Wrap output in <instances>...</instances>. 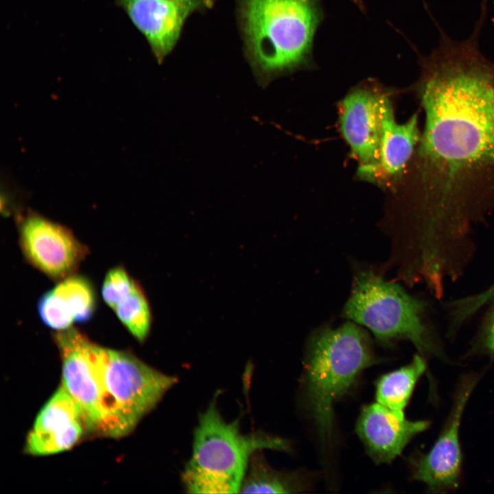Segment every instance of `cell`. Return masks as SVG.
Listing matches in <instances>:
<instances>
[{"instance_id": "6da1fadb", "label": "cell", "mask_w": 494, "mask_h": 494, "mask_svg": "<svg viewBox=\"0 0 494 494\" xmlns=\"http://www.w3.org/2000/svg\"><path fill=\"white\" fill-rule=\"evenodd\" d=\"M493 82L472 42L444 43L423 62L421 202L410 244L434 274L469 265L472 231L494 210Z\"/></svg>"}, {"instance_id": "7a4b0ae2", "label": "cell", "mask_w": 494, "mask_h": 494, "mask_svg": "<svg viewBox=\"0 0 494 494\" xmlns=\"http://www.w3.org/2000/svg\"><path fill=\"white\" fill-rule=\"evenodd\" d=\"M376 362L368 335L353 322L336 329L322 327L309 337L303 397L325 445H329L333 438L335 403L350 390L361 373Z\"/></svg>"}, {"instance_id": "3957f363", "label": "cell", "mask_w": 494, "mask_h": 494, "mask_svg": "<svg viewBox=\"0 0 494 494\" xmlns=\"http://www.w3.org/2000/svg\"><path fill=\"white\" fill-rule=\"evenodd\" d=\"M252 65L264 78L307 65L322 19L320 0H240Z\"/></svg>"}, {"instance_id": "277c9868", "label": "cell", "mask_w": 494, "mask_h": 494, "mask_svg": "<svg viewBox=\"0 0 494 494\" xmlns=\"http://www.w3.org/2000/svg\"><path fill=\"white\" fill-rule=\"evenodd\" d=\"M263 449L287 451L290 445L278 437L242 434L238 421L226 422L213 401L194 431L192 454L182 474L187 491L240 493L251 457Z\"/></svg>"}, {"instance_id": "5b68a950", "label": "cell", "mask_w": 494, "mask_h": 494, "mask_svg": "<svg viewBox=\"0 0 494 494\" xmlns=\"http://www.w3.org/2000/svg\"><path fill=\"white\" fill-rule=\"evenodd\" d=\"M423 303L399 285L370 270H362L355 275L342 314L368 328L382 344L405 339L421 355L436 354L437 346L423 321Z\"/></svg>"}, {"instance_id": "8992f818", "label": "cell", "mask_w": 494, "mask_h": 494, "mask_svg": "<svg viewBox=\"0 0 494 494\" xmlns=\"http://www.w3.org/2000/svg\"><path fill=\"white\" fill-rule=\"evenodd\" d=\"M97 366L120 437L131 432L177 381L129 352L100 346Z\"/></svg>"}, {"instance_id": "52a82bcc", "label": "cell", "mask_w": 494, "mask_h": 494, "mask_svg": "<svg viewBox=\"0 0 494 494\" xmlns=\"http://www.w3.org/2000/svg\"><path fill=\"white\" fill-rule=\"evenodd\" d=\"M62 360V385L81 409L87 431L119 438L97 366L99 345L76 329L55 334Z\"/></svg>"}, {"instance_id": "ba28073f", "label": "cell", "mask_w": 494, "mask_h": 494, "mask_svg": "<svg viewBox=\"0 0 494 494\" xmlns=\"http://www.w3.org/2000/svg\"><path fill=\"white\" fill-rule=\"evenodd\" d=\"M19 232L27 261L52 279L70 276L87 252L70 230L34 212L21 219Z\"/></svg>"}, {"instance_id": "9c48e42d", "label": "cell", "mask_w": 494, "mask_h": 494, "mask_svg": "<svg viewBox=\"0 0 494 494\" xmlns=\"http://www.w3.org/2000/svg\"><path fill=\"white\" fill-rule=\"evenodd\" d=\"M382 94L375 88L359 87L341 103V132L359 162L357 174L364 179L378 161Z\"/></svg>"}, {"instance_id": "30bf717a", "label": "cell", "mask_w": 494, "mask_h": 494, "mask_svg": "<svg viewBox=\"0 0 494 494\" xmlns=\"http://www.w3.org/2000/svg\"><path fill=\"white\" fill-rule=\"evenodd\" d=\"M474 384L472 379L462 381L450 418L434 445L427 454L411 460L413 478L425 483L432 491L444 492L458 484L462 461L459 427Z\"/></svg>"}, {"instance_id": "8fae6325", "label": "cell", "mask_w": 494, "mask_h": 494, "mask_svg": "<svg viewBox=\"0 0 494 494\" xmlns=\"http://www.w3.org/2000/svg\"><path fill=\"white\" fill-rule=\"evenodd\" d=\"M85 430L81 409L60 386L39 411L24 450L35 456L61 453L74 446Z\"/></svg>"}, {"instance_id": "7c38bea8", "label": "cell", "mask_w": 494, "mask_h": 494, "mask_svg": "<svg viewBox=\"0 0 494 494\" xmlns=\"http://www.w3.org/2000/svg\"><path fill=\"white\" fill-rule=\"evenodd\" d=\"M428 426L427 421H409L403 411L375 403L363 407L356 432L375 462L390 463L414 436Z\"/></svg>"}, {"instance_id": "4fadbf2b", "label": "cell", "mask_w": 494, "mask_h": 494, "mask_svg": "<svg viewBox=\"0 0 494 494\" xmlns=\"http://www.w3.org/2000/svg\"><path fill=\"white\" fill-rule=\"evenodd\" d=\"M144 35L158 60L176 43L185 19L194 9L178 0H117Z\"/></svg>"}, {"instance_id": "5bb4252c", "label": "cell", "mask_w": 494, "mask_h": 494, "mask_svg": "<svg viewBox=\"0 0 494 494\" xmlns=\"http://www.w3.org/2000/svg\"><path fill=\"white\" fill-rule=\"evenodd\" d=\"M381 135L379 158L366 180L388 183L400 177L421 139L418 115L403 124L396 121L391 101L383 93L380 102Z\"/></svg>"}, {"instance_id": "9a60e30c", "label": "cell", "mask_w": 494, "mask_h": 494, "mask_svg": "<svg viewBox=\"0 0 494 494\" xmlns=\"http://www.w3.org/2000/svg\"><path fill=\"white\" fill-rule=\"evenodd\" d=\"M305 489V484L299 474L274 469L257 451L250 460L240 493H295Z\"/></svg>"}, {"instance_id": "2e32d148", "label": "cell", "mask_w": 494, "mask_h": 494, "mask_svg": "<svg viewBox=\"0 0 494 494\" xmlns=\"http://www.w3.org/2000/svg\"><path fill=\"white\" fill-rule=\"evenodd\" d=\"M425 368L424 360L416 354L409 364L382 375L376 384L377 403L393 410L403 411Z\"/></svg>"}, {"instance_id": "e0dca14e", "label": "cell", "mask_w": 494, "mask_h": 494, "mask_svg": "<svg viewBox=\"0 0 494 494\" xmlns=\"http://www.w3.org/2000/svg\"><path fill=\"white\" fill-rule=\"evenodd\" d=\"M71 311L75 322H84L93 316L95 295L91 283L83 277L73 275L61 281L53 290Z\"/></svg>"}, {"instance_id": "ac0fdd59", "label": "cell", "mask_w": 494, "mask_h": 494, "mask_svg": "<svg viewBox=\"0 0 494 494\" xmlns=\"http://www.w3.org/2000/svg\"><path fill=\"white\" fill-rule=\"evenodd\" d=\"M117 316L139 341L148 337L151 326V312L148 300L138 285L114 308Z\"/></svg>"}, {"instance_id": "d6986e66", "label": "cell", "mask_w": 494, "mask_h": 494, "mask_svg": "<svg viewBox=\"0 0 494 494\" xmlns=\"http://www.w3.org/2000/svg\"><path fill=\"white\" fill-rule=\"evenodd\" d=\"M38 311L44 324L58 331L71 328L75 322L70 309L53 290L48 291L40 297Z\"/></svg>"}, {"instance_id": "ffe728a7", "label": "cell", "mask_w": 494, "mask_h": 494, "mask_svg": "<svg viewBox=\"0 0 494 494\" xmlns=\"http://www.w3.org/2000/svg\"><path fill=\"white\" fill-rule=\"evenodd\" d=\"M134 281L121 267H115L106 274L102 285V294L106 303L112 309L137 286Z\"/></svg>"}, {"instance_id": "44dd1931", "label": "cell", "mask_w": 494, "mask_h": 494, "mask_svg": "<svg viewBox=\"0 0 494 494\" xmlns=\"http://www.w3.org/2000/svg\"><path fill=\"white\" fill-rule=\"evenodd\" d=\"M494 301V283L484 290L469 296V303L473 309L479 310Z\"/></svg>"}, {"instance_id": "7402d4cb", "label": "cell", "mask_w": 494, "mask_h": 494, "mask_svg": "<svg viewBox=\"0 0 494 494\" xmlns=\"http://www.w3.org/2000/svg\"><path fill=\"white\" fill-rule=\"evenodd\" d=\"M484 340L487 349L494 352V314L487 325Z\"/></svg>"}, {"instance_id": "603a6c76", "label": "cell", "mask_w": 494, "mask_h": 494, "mask_svg": "<svg viewBox=\"0 0 494 494\" xmlns=\"http://www.w3.org/2000/svg\"><path fill=\"white\" fill-rule=\"evenodd\" d=\"M178 1L185 3L188 5H189L190 7H191L192 8L195 9L200 4V3L202 0H178Z\"/></svg>"}, {"instance_id": "cb8c5ba5", "label": "cell", "mask_w": 494, "mask_h": 494, "mask_svg": "<svg viewBox=\"0 0 494 494\" xmlns=\"http://www.w3.org/2000/svg\"><path fill=\"white\" fill-rule=\"evenodd\" d=\"M362 11L364 10V4L363 0H351Z\"/></svg>"}, {"instance_id": "d4e9b609", "label": "cell", "mask_w": 494, "mask_h": 494, "mask_svg": "<svg viewBox=\"0 0 494 494\" xmlns=\"http://www.w3.org/2000/svg\"><path fill=\"white\" fill-rule=\"evenodd\" d=\"M493 90H494V82H493Z\"/></svg>"}]
</instances>
